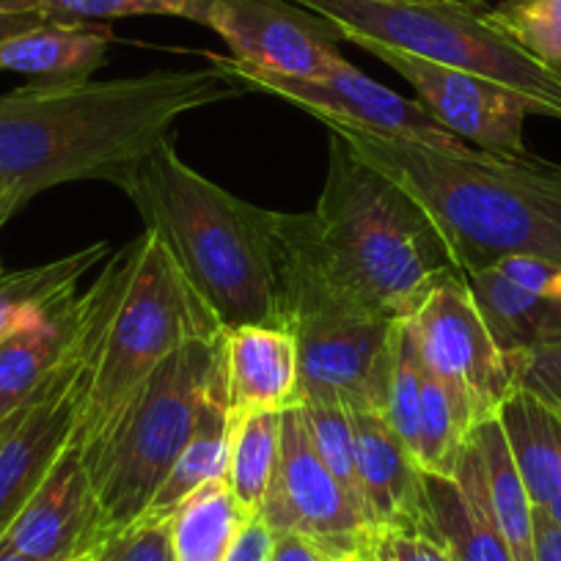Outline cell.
Segmentation results:
<instances>
[{
    "label": "cell",
    "mask_w": 561,
    "mask_h": 561,
    "mask_svg": "<svg viewBox=\"0 0 561 561\" xmlns=\"http://www.w3.org/2000/svg\"><path fill=\"white\" fill-rule=\"evenodd\" d=\"M245 94L215 61L116 80H39L0 94V196L23 209L67 182L122 187L182 116Z\"/></svg>",
    "instance_id": "obj_1"
},
{
    "label": "cell",
    "mask_w": 561,
    "mask_h": 561,
    "mask_svg": "<svg viewBox=\"0 0 561 561\" xmlns=\"http://www.w3.org/2000/svg\"><path fill=\"white\" fill-rule=\"evenodd\" d=\"M328 129L424 207L457 273L510 256L561 264V163L531 152H444L350 127Z\"/></svg>",
    "instance_id": "obj_2"
},
{
    "label": "cell",
    "mask_w": 561,
    "mask_h": 561,
    "mask_svg": "<svg viewBox=\"0 0 561 561\" xmlns=\"http://www.w3.org/2000/svg\"><path fill=\"white\" fill-rule=\"evenodd\" d=\"M118 191L169 251L182 278L213 311L224 333L237 328H284V280L275 213L187 165L174 138L160 140Z\"/></svg>",
    "instance_id": "obj_3"
},
{
    "label": "cell",
    "mask_w": 561,
    "mask_h": 561,
    "mask_svg": "<svg viewBox=\"0 0 561 561\" xmlns=\"http://www.w3.org/2000/svg\"><path fill=\"white\" fill-rule=\"evenodd\" d=\"M309 220L331 273L388 320H408L455 270L424 207L360 160L336 133H331L325 185Z\"/></svg>",
    "instance_id": "obj_4"
},
{
    "label": "cell",
    "mask_w": 561,
    "mask_h": 561,
    "mask_svg": "<svg viewBox=\"0 0 561 561\" xmlns=\"http://www.w3.org/2000/svg\"><path fill=\"white\" fill-rule=\"evenodd\" d=\"M287 331L298 347V402L386 413L393 325L331 273L309 213H275Z\"/></svg>",
    "instance_id": "obj_5"
},
{
    "label": "cell",
    "mask_w": 561,
    "mask_h": 561,
    "mask_svg": "<svg viewBox=\"0 0 561 561\" xmlns=\"http://www.w3.org/2000/svg\"><path fill=\"white\" fill-rule=\"evenodd\" d=\"M224 355L226 333L187 342L83 446L111 534L147 515L165 473L196 430L215 377L224 369Z\"/></svg>",
    "instance_id": "obj_6"
},
{
    "label": "cell",
    "mask_w": 561,
    "mask_h": 561,
    "mask_svg": "<svg viewBox=\"0 0 561 561\" xmlns=\"http://www.w3.org/2000/svg\"><path fill=\"white\" fill-rule=\"evenodd\" d=\"M339 25L344 42L369 39L391 50L460 69L515 91L534 116L561 122V75L534 58L490 18L484 0H295Z\"/></svg>",
    "instance_id": "obj_7"
},
{
    "label": "cell",
    "mask_w": 561,
    "mask_h": 561,
    "mask_svg": "<svg viewBox=\"0 0 561 561\" xmlns=\"http://www.w3.org/2000/svg\"><path fill=\"white\" fill-rule=\"evenodd\" d=\"M138 264L94 360L75 438L91 444L154 369L196 339L224 333L160 240L144 231Z\"/></svg>",
    "instance_id": "obj_8"
},
{
    "label": "cell",
    "mask_w": 561,
    "mask_h": 561,
    "mask_svg": "<svg viewBox=\"0 0 561 561\" xmlns=\"http://www.w3.org/2000/svg\"><path fill=\"white\" fill-rule=\"evenodd\" d=\"M204 58L224 67L251 91H264V94H273L311 113L325 127H350L380 135V138L415 140V144H427V147L444 149V152L471 149V144L440 127L419 100H408L388 85L377 83L358 67H353L347 58H339L331 75L320 80L264 72V69L245 67L231 56H215V53H204Z\"/></svg>",
    "instance_id": "obj_9"
},
{
    "label": "cell",
    "mask_w": 561,
    "mask_h": 561,
    "mask_svg": "<svg viewBox=\"0 0 561 561\" xmlns=\"http://www.w3.org/2000/svg\"><path fill=\"white\" fill-rule=\"evenodd\" d=\"M408 320L424 366L460 393L479 421L493 419L515 380L462 275L457 270L446 273Z\"/></svg>",
    "instance_id": "obj_10"
},
{
    "label": "cell",
    "mask_w": 561,
    "mask_h": 561,
    "mask_svg": "<svg viewBox=\"0 0 561 561\" xmlns=\"http://www.w3.org/2000/svg\"><path fill=\"white\" fill-rule=\"evenodd\" d=\"M256 515L273 534H306L342 559H358L371 534L342 484L317 455L300 404H293L280 415L278 462Z\"/></svg>",
    "instance_id": "obj_11"
},
{
    "label": "cell",
    "mask_w": 561,
    "mask_h": 561,
    "mask_svg": "<svg viewBox=\"0 0 561 561\" xmlns=\"http://www.w3.org/2000/svg\"><path fill=\"white\" fill-rule=\"evenodd\" d=\"M207 28L245 67L320 80L342 56L339 25L295 0H207Z\"/></svg>",
    "instance_id": "obj_12"
},
{
    "label": "cell",
    "mask_w": 561,
    "mask_h": 561,
    "mask_svg": "<svg viewBox=\"0 0 561 561\" xmlns=\"http://www.w3.org/2000/svg\"><path fill=\"white\" fill-rule=\"evenodd\" d=\"M353 45L402 75L419 94L424 111L466 144L495 154L528 152L523 140V124L534 111L520 94L484 78L460 72V69L440 67V64L391 50L377 42L358 39Z\"/></svg>",
    "instance_id": "obj_13"
},
{
    "label": "cell",
    "mask_w": 561,
    "mask_h": 561,
    "mask_svg": "<svg viewBox=\"0 0 561 561\" xmlns=\"http://www.w3.org/2000/svg\"><path fill=\"white\" fill-rule=\"evenodd\" d=\"M107 537L111 531L91 484L83 446L72 438L3 534L0 550L31 561H89Z\"/></svg>",
    "instance_id": "obj_14"
},
{
    "label": "cell",
    "mask_w": 561,
    "mask_h": 561,
    "mask_svg": "<svg viewBox=\"0 0 561 561\" xmlns=\"http://www.w3.org/2000/svg\"><path fill=\"white\" fill-rule=\"evenodd\" d=\"M358 479L371 531H427L424 471L397 430L377 410H350Z\"/></svg>",
    "instance_id": "obj_15"
},
{
    "label": "cell",
    "mask_w": 561,
    "mask_h": 561,
    "mask_svg": "<svg viewBox=\"0 0 561 561\" xmlns=\"http://www.w3.org/2000/svg\"><path fill=\"white\" fill-rule=\"evenodd\" d=\"M427 531L455 561H515L490 512L479 451L466 446L455 477L424 473Z\"/></svg>",
    "instance_id": "obj_16"
},
{
    "label": "cell",
    "mask_w": 561,
    "mask_h": 561,
    "mask_svg": "<svg viewBox=\"0 0 561 561\" xmlns=\"http://www.w3.org/2000/svg\"><path fill=\"white\" fill-rule=\"evenodd\" d=\"M298 347L284 328H237L226 333V391L231 415L298 404Z\"/></svg>",
    "instance_id": "obj_17"
},
{
    "label": "cell",
    "mask_w": 561,
    "mask_h": 561,
    "mask_svg": "<svg viewBox=\"0 0 561 561\" xmlns=\"http://www.w3.org/2000/svg\"><path fill=\"white\" fill-rule=\"evenodd\" d=\"M116 34L105 23H45L0 42V72L34 75L47 83L89 80L107 64Z\"/></svg>",
    "instance_id": "obj_18"
},
{
    "label": "cell",
    "mask_w": 561,
    "mask_h": 561,
    "mask_svg": "<svg viewBox=\"0 0 561 561\" xmlns=\"http://www.w3.org/2000/svg\"><path fill=\"white\" fill-rule=\"evenodd\" d=\"M80 314L83 295L75 293L31 317L0 342V421L12 415L61 364L78 333Z\"/></svg>",
    "instance_id": "obj_19"
},
{
    "label": "cell",
    "mask_w": 561,
    "mask_h": 561,
    "mask_svg": "<svg viewBox=\"0 0 561 561\" xmlns=\"http://www.w3.org/2000/svg\"><path fill=\"white\" fill-rule=\"evenodd\" d=\"M460 275L506 358L561 344V300L526 293L495 267Z\"/></svg>",
    "instance_id": "obj_20"
},
{
    "label": "cell",
    "mask_w": 561,
    "mask_h": 561,
    "mask_svg": "<svg viewBox=\"0 0 561 561\" xmlns=\"http://www.w3.org/2000/svg\"><path fill=\"white\" fill-rule=\"evenodd\" d=\"M495 419L534 506L545 510L561 495V410L528 388L515 386Z\"/></svg>",
    "instance_id": "obj_21"
},
{
    "label": "cell",
    "mask_w": 561,
    "mask_h": 561,
    "mask_svg": "<svg viewBox=\"0 0 561 561\" xmlns=\"http://www.w3.org/2000/svg\"><path fill=\"white\" fill-rule=\"evenodd\" d=\"M229 440H231V410L229 391H226V355L224 369L215 377V386L204 402L198 424L182 451L176 455L174 466L165 473L163 484L154 493L147 515L171 517L182 501L191 499L196 490L215 479H226L229 466Z\"/></svg>",
    "instance_id": "obj_22"
},
{
    "label": "cell",
    "mask_w": 561,
    "mask_h": 561,
    "mask_svg": "<svg viewBox=\"0 0 561 561\" xmlns=\"http://www.w3.org/2000/svg\"><path fill=\"white\" fill-rule=\"evenodd\" d=\"M107 256H111V245L94 242L69 256L34 264V267L0 270V342L31 317L72 298L80 287V278L91 273L96 264H105Z\"/></svg>",
    "instance_id": "obj_23"
},
{
    "label": "cell",
    "mask_w": 561,
    "mask_h": 561,
    "mask_svg": "<svg viewBox=\"0 0 561 561\" xmlns=\"http://www.w3.org/2000/svg\"><path fill=\"white\" fill-rule=\"evenodd\" d=\"M473 446L482 460L490 512L501 537L510 545L512 559L534 561V501L512 462L504 430L495 415L473 430Z\"/></svg>",
    "instance_id": "obj_24"
},
{
    "label": "cell",
    "mask_w": 561,
    "mask_h": 561,
    "mask_svg": "<svg viewBox=\"0 0 561 561\" xmlns=\"http://www.w3.org/2000/svg\"><path fill=\"white\" fill-rule=\"evenodd\" d=\"M248 512L226 479L204 484L171 515V542L176 561H226Z\"/></svg>",
    "instance_id": "obj_25"
},
{
    "label": "cell",
    "mask_w": 561,
    "mask_h": 561,
    "mask_svg": "<svg viewBox=\"0 0 561 561\" xmlns=\"http://www.w3.org/2000/svg\"><path fill=\"white\" fill-rule=\"evenodd\" d=\"M479 424L482 421L473 415L466 399L424 366L419 444H415V460L421 471L435 473V477H455L462 451L471 444V435Z\"/></svg>",
    "instance_id": "obj_26"
},
{
    "label": "cell",
    "mask_w": 561,
    "mask_h": 561,
    "mask_svg": "<svg viewBox=\"0 0 561 561\" xmlns=\"http://www.w3.org/2000/svg\"><path fill=\"white\" fill-rule=\"evenodd\" d=\"M280 415L284 410H251L231 415L226 484L248 515H256L273 482L280 451Z\"/></svg>",
    "instance_id": "obj_27"
},
{
    "label": "cell",
    "mask_w": 561,
    "mask_h": 561,
    "mask_svg": "<svg viewBox=\"0 0 561 561\" xmlns=\"http://www.w3.org/2000/svg\"><path fill=\"white\" fill-rule=\"evenodd\" d=\"M304 410L306 427H309L311 444H314L317 455L328 466V471L336 477L347 499L353 501L355 510L366 520V504L364 490H360L358 479V449H355V430L350 410L336 402H298ZM369 526V520H366ZM371 531V528H369Z\"/></svg>",
    "instance_id": "obj_28"
},
{
    "label": "cell",
    "mask_w": 561,
    "mask_h": 561,
    "mask_svg": "<svg viewBox=\"0 0 561 561\" xmlns=\"http://www.w3.org/2000/svg\"><path fill=\"white\" fill-rule=\"evenodd\" d=\"M421 382H424V358H421L419 339L410 320H397L393 325L391 371H388L386 419L399 438L415 455L421 419Z\"/></svg>",
    "instance_id": "obj_29"
},
{
    "label": "cell",
    "mask_w": 561,
    "mask_h": 561,
    "mask_svg": "<svg viewBox=\"0 0 561 561\" xmlns=\"http://www.w3.org/2000/svg\"><path fill=\"white\" fill-rule=\"evenodd\" d=\"M53 23H111L124 18H180L207 28V0H36Z\"/></svg>",
    "instance_id": "obj_30"
},
{
    "label": "cell",
    "mask_w": 561,
    "mask_h": 561,
    "mask_svg": "<svg viewBox=\"0 0 561 561\" xmlns=\"http://www.w3.org/2000/svg\"><path fill=\"white\" fill-rule=\"evenodd\" d=\"M490 18L534 58L561 75V0H501Z\"/></svg>",
    "instance_id": "obj_31"
},
{
    "label": "cell",
    "mask_w": 561,
    "mask_h": 561,
    "mask_svg": "<svg viewBox=\"0 0 561 561\" xmlns=\"http://www.w3.org/2000/svg\"><path fill=\"white\" fill-rule=\"evenodd\" d=\"M89 561H176L171 517L144 515L113 531Z\"/></svg>",
    "instance_id": "obj_32"
},
{
    "label": "cell",
    "mask_w": 561,
    "mask_h": 561,
    "mask_svg": "<svg viewBox=\"0 0 561 561\" xmlns=\"http://www.w3.org/2000/svg\"><path fill=\"white\" fill-rule=\"evenodd\" d=\"M358 561H455L449 550L430 531H402L386 528L371 531Z\"/></svg>",
    "instance_id": "obj_33"
},
{
    "label": "cell",
    "mask_w": 561,
    "mask_h": 561,
    "mask_svg": "<svg viewBox=\"0 0 561 561\" xmlns=\"http://www.w3.org/2000/svg\"><path fill=\"white\" fill-rule=\"evenodd\" d=\"M515 386L528 388L561 410V344L506 358Z\"/></svg>",
    "instance_id": "obj_34"
},
{
    "label": "cell",
    "mask_w": 561,
    "mask_h": 561,
    "mask_svg": "<svg viewBox=\"0 0 561 561\" xmlns=\"http://www.w3.org/2000/svg\"><path fill=\"white\" fill-rule=\"evenodd\" d=\"M495 270L526 293L561 300V264L539 256H510L501 259Z\"/></svg>",
    "instance_id": "obj_35"
},
{
    "label": "cell",
    "mask_w": 561,
    "mask_h": 561,
    "mask_svg": "<svg viewBox=\"0 0 561 561\" xmlns=\"http://www.w3.org/2000/svg\"><path fill=\"white\" fill-rule=\"evenodd\" d=\"M273 539L275 534L270 531L267 523L259 515H251L242 523L240 534L231 542L226 561H270L273 553Z\"/></svg>",
    "instance_id": "obj_36"
},
{
    "label": "cell",
    "mask_w": 561,
    "mask_h": 561,
    "mask_svg": "<svg viewBox=\"0 0 561 561\" xmlns=\"http://www.w3.org/2000/svg\"><path fill=\"white\" fill-rule=\"evenodd\" d=\"M270 561H350L342 559L339 553H333L331 548H325L317 539L306 537L298 531H280L273 539V553Z\"/></svg>",
    "instance_id": "obj_37"
},
{
    "label": "cell",
    "mask_w": 561,
    "mask_h": 561,
    "mask_svg": "<svg viewBox=\"0 0 561 561\" xmlns=\"http://www.w3.org/2000/svg\"><path fill=\"white\" fill-rule=\"evenodd\" d=\"M534 561H561V526L534 506Z\"/></svg>",
    "instance_id": "obj_38"
},
{
    "label": "cell",
    "mask_w": 561,
    "mask_h": 561,
    "mask_svg": "<svg viewBox=\"0 0 561 561\" xmlns=\"http://www.w3.org/2000/svg\"><path fill=\"white\" fill-rule=\"evenodd\" d=\"M45 23L39 12H23V14H0V42L9 39L14 34H23V31L34 28V25Z\"/></svg>",
    "instance_id": "obj_39"
},
{
    "label": "cell",
    "mask_w": 561,
    "mask_h": 561,
    "mask_svg": "<svg viewBox=\"0 0 561 561\" xmlns=\"http://www.w3.org/2000/svg\"><path fill=\"white\" fill-rule=\"evenodd\" d=\"M36 12V0H0V14Z\"/></svg>",
    "instance_id": "obj_40"
},
{
    "label": "cell",
    "mask_w": 561,
    "mask_h": 561,
    "mask_svg": "<svg viewBox=\"0 0 561 561\" xmlns=\"http://www.w3.org/2000/svg\"><path fill=\"white\" fill-rule=\"evenodd\" d=\"M14 213H18V207H14L12 202H7V198L0 196V229H3V226H7L9 220H12ZM0 270H3V264H0Z\"/></svg>",
    "instance_id": "obj_41"
},
{
    "label": "cell",
    "mask_w": 561,
    "mask_h": 561,
    "mask_svg": "<svg viewBox=\"0 0 561 561\" xmlns=\"http://www.w3.org/2000/svg\"><path fill=\"white\" fill-rule=\"evenodd\" d=\"M545 512H548V515L553 517V520L559 523V526H561V495H556V499L550 501L548 506H545Z\"/></svg>",
    "instance_id": "obj_42"
},
{
    "label": "cell",
    "mask_w": 561,
    "mask_h": 561,
    "mask_svg": "<svg viewBox=\"0 0 561 561\" xmlns=\"http://www.w3.org/2000/svg\"><path fill=\"white\" fill-rule=\"evenodd\" d=\"M0 561H31V559H25V556H18V553H9V550H0Z\"/></svg>",
    "instance_id": "obj_43"
},
{
    "label": "cell",
    "mask_w": 561,
    "mask_h": 561,
    "mask_svg": "<svg viewBox=\"0 0 561 561\" xmlns=\"http://www.w3.org/2000/svg\"><path fill=\"white\" fill-rule=\"evenodd\" d=\"M350 561H358V559H350Z\"/></svg>",
    "instance_id": "obj_44"
}]
</instances>
